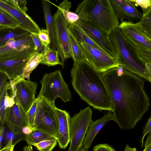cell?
<instances>
[{
	"label": "cell",
	"mask_w": 151,
	"mask_h": 151,
	"mask_svg": "<svg viewBox=\"0 0 151 151\" xmlns=\"http://www.w3.org/2000/svg\"><path fill=\"white\" fill-rule=\"evenodd\" d=\"M101 74L112 97L114 121L121 129L134 128L150 105L145 80L120 66Z\"/></svg>",
	"instance_id": "cell-1"
},
{
	"label": "cell",
	"mask_w": 151,
	"mask_h": 151,
	"mask_svg": "<svg viewBox=\"0 0 151 151\" xmlns=\"http://www.w3.org/2000/svg\"><path fill=\"white\" fill-rule=\"evenodd\" d=\"M70 73L73 89L81 99L99 111L112 112V97L102 73L83 60L74 62Z\"/></svg>",
	"instance_id": "cell-2"
},
{
	"label": "cell",
	"mask_w": 151,
	"mask_h": 151,
	"mask_svg": "<svg viewBox=\"0 0 151 151\" xmlns=\"http://www.w3.org/2000/svg\"><path fill=\"white\" fill-rule=\"evenodd\" d=\"M75 13L80 22L90 21L108 36L120 24L110 0H84Z\"/></svg>",
	"instance_id": "cell-3"
},
{
	"label": "cell",
	"mask_w": 151,
	"mask_h": 151,
	"mask_svg": "<svg viewBox=\"0 0 151 151\" xmlns=\"http://www.w3.org/2000/svg\"><path fill=\"white\" fill-rule=\"evenodd\" d=\"M116 53L120 66L124 69L151 82V72L132 55L127 47L123 35L118 27L114 29L109 36Z\"/></svg>",
	"instance_id": "cell-4"
},
{
	"label": "cell",
	"mask_w": 151,
	"mask_h": 151,
	"mask_svg": "<svg viewBox=\"0 0 151 151\" xmlns=\"http://www.w3.org/2000/svg\"><path fill=\"white\" fill-rule=\"evenodd\" d=\"M40 83L42 87L37 98L42 97L53 104L58 98L65 103L71 100V92L60 70L46 74Z\"/></svg>",
	"instance_id": "cell-5"
},
{
	"label": "cell",
	"mask_w": 151,
	"mask_h": 151,
	"mask_svg": "<svg viewBox=\"0 0 151 151\" xmlns=\"http://www.w3.org/2000/svg\"><path fill=\"white\" fill-rule=\"evenodd\" d=\"M37 98V102L33 129L42 131L57 139L58 121L56 107L55 104L42 97Z\"/></svg>",
	"instance_id": "cell-6"
},
{
	"label": "cell",
	"mask_w": 151,
	"mask_h": 151,
	"mask_svg": "<svg viewBox=\"0 0 151 151\" xmlns=\"http://www.w3.org/2000/svg\"><path fill=\"white\" fill-rule=\"evenodd\" d=\"M92 115V110L88 106L70 117V144L68 151H79L82 147L83 141L93 121Z\"/></svg>",
	"instance_id": "cell-7"
},
{
	"label": "cell",
	"mask_w": 151,
	"mask_h": 151,
	"mask_svg": "<svg viewBox=\"0 0 151 151\" xmlns=\"http://www.w3.org/2000/svg\"><path fill=\"white\" fill-rule=\"evenodd\" d=\"M52 17L56 48L60 58L62 67L63 68L65 60L71 57L69 24L58 8Z\"/></svg>",
	"instance_id": "cell-8"
},
{
	"label": "cell",
	"mask_w": 151,
	"mask_h": 151,
	"mask_svg": "<svg viewBox=\"0 0 151 151\" xmlns=\"http://www.w3.org/2000/svg\"><path fill=\"white\" fill-rule=\"evenodd\" d=\"M27 3L26 0H0V7L8 13L22 29L30 33H38L40 29L27 13Z\"/></svg>",
	"instance_id": "cell-9"
},
{
	"label": "cell",
	"mask_w": 151,
	"mask_h": 151,
	"mask_svg": "<svg viewBox=\"0 0 151 151\" xmlns=\"http://www.w3.org/2000/svg\"><path fill=\"white\" fill-rule=\"evenodd\" d=\"M35 52V47L29 35L10 41L0 47V62L30 57Z\"/></svg>",
	"instance_id": "cell-10"
},
{
	"label": "cell",
	"mask_w": 151,
	"mask_h": 151,
	"mask_svg": "<svg viewBox=\"0 0 151 151\" xmlns=\"http://www.w3.org/2000/svg\"><path fill=\"white\" fill-rule=\"evenodd\" d=\"M78 42L84 60L98 72L103 73L120 66L115 58L86 43Z\"/></svg>",
	"instance_id": "cell-11"
},
{
	"label": "cell",
	"mask_w": 151,
	"mask_h": 151,
	"mask_svg": "<svg viewBox=\"0 0 151 151\" xmlns=\"http://www.w3.org/2000/svg\"><path fill=\"white\" fill-rule=\"evenodd\" d=\"M37 87V83L25 79L9 81V90L26 114L36 100Z\"/></svg>",
	"instance_id": "cell-12"
},
{
	"label": "cell",
	"mask_w": 151,
	"mask_h": 151,
	"mask_svg": "<svg viewBox=\"0 0 151 151\" xmlns=\"http://www.w3.org/2000/svg\"><path fill=\"white\" fill-rule=\"evenodd\" d=\"M6 106L5 123L6 126L15 134H22V128L28 126L26 114L11 92L6 96Z\"/></svg>",
	"instance_id": "cell-13"
},
{
	"label": "cell",
	"mask_w": 151,
	"mask_h": 151,
	"mask_svg": "<svg viewBox=\"0 0 151 151\" xmlns=\"http://www.w3.org/2000/svg\"><path fill=\"white\" fill-rule=\"evenodd\" d=\"M80 23L84 31L93 42L112 57L118 60L117 54L109 36L106 35L90 21Z\"/></svg>",
	"instance_id": "cell-14"
},
{
	"label": "cell",
	"mask_w": 151,
	"mask_h": 151,
	"mask_svg": "<svg viewBox=\"0 0 151 151\" xmlns=\"http://www.w3.org/2000/svg\"><path fill=\"white\" fill-rule=\"evenodd\" d=\"M113 7L120 21L140 20L143 16L131 0H110Z\"/></svg>",
	"instance_id": "cell-15"
},
{
	"label": "cell",
	"mask_w": 151,
	"mask_h": 151,
	"mask_svg": "<svg viewBox=\"0 0 151 151\" xmlns=\"http://www.w3.org/2000/svg\"><path fill=\"white\" fill-rule=\"evenodd\" d=\"M122 34L135 42L151 50V39L142 32L132 22L121 21L118 27Z\"/></svg>",
	"instance_id": "cell-16"
},
{
	"label": "cell",
	"mask_w": 151,
	"mask_h": 151,
	"mask_svg": "<svg viewBox=\"0 0 151 151\" xmlns=\"http://www.w3.org/2000/svg\"><path fill=\"white\" fill-rule=\"evenodd\" d=\"M31 57L0 62V72L6 75L9 81H17L21 78L23 68Z\"/></svg>",
	"instance_id": "cell-17"
},
{
	"label": "cell",
	"mask_w": 151,
	"mask_h": 151,
	"mask_svg": "<svg viewBox=\"0 0 151 151\" xmlns=\"http://www.w3.org/2000/svg\"><path fill=\"white\" fill-rule=\"evenodd\" d=\"M58 116V137L57 139L60 148L65 149L70 141V121L68 112L56 108Z\"/></svg>",
	"instance_id": "cell-18"
},
{
	"label": "cell",
	"mask_w": 151,
	"mask_h": 151,
	"mask_svg": "<svg viewBox=\"0 0 151 151\" xmlns=\"http://www.w3.org/2000/svg\"><path fill=\"white\" fill-rule=\"evenodd\" d=\"M111 121H114L112 112L109 111L101 118L92 121L88 129L86 135L82 143V147L88 149L91 146L93 139L100 130L107 123Z\"/></svg>",
	"instance_id": "cell-19"
},
{
	"label": "cell",
	"mask_w": 151,
	"mask_h": 151,
	"mask_svg": "<svg viewBox=\"0 0 151 151\" xmlns=\"http://www.w3.org/2000/svg\"><path fill=\"white\" fill-rule=\"evenodd\" d=\"M123 35L127 47L136 60L145 66L146 63H151V49H148L127 37Z\"/></svg>",
	"instance_id": "cell-20"
},
{
	"label": "cell",
	"mask_w": 151,
	"mask_h": 151,
	"mask_svg": "<svg viewBox=\"0 0 151 151\" xmlns=\"http://www.w3.org/2000/svg\"><path fill=\"white\" fill-rule=\"evenodd\" d=\"M30 34L19 27L16 28L0 27V47L10 41L19 40Z\"/></svg>",
	"instance_id": "cell-21"
},
{
	"label": "cell",
	"mask_w": 151,
	"mask_h": 151,
	"mask_svg": "<svg viewBox=\"0 0 151 151\" xmlns=\"http://www.w3.org/2000/svg\"><path fill=\"white\" fill-rule=\"evenodd\" d=\"M42 3L46 29L49 32L50 41L48 47L53 50H57L55 46L52 17L51 14L50 3V1L47 0H42Z\"/></svg>",
	"instance_id": "cell-22"
},
{
	"label": "cell",
	"mask_w": 151,
	"mask_h": 151,
	"mask_svg": "<svg viewBox=\"0 0 151 151\" xmlns=\"http://www.w3.org/2000/svg\"><path fill=\"white\" fill-rule=\"evenodd\" d=\"M69 28L75 36L78 42L86 43L106 54L111 56L90 38L83 29L80 23L72 26L69 25Z\"/></svg>",
	"instance_id": "cell-23"
},
{
	"label": "cell",
	"mask_w": 151,
	"mask_h": 151,
	"mask_svg": "<svg viewBox=\"0 0 151 151\" xmlns=\"http://www.w3.org/2000/svg\"><path fill=\"white\" fill-rule=\"evenodd\" d=\"M59 9L61 11L63 15L69 26H72L80 23L78 14L70 10L72 6V3L67 0H65L60 4L58 6L50 1Z\"/></svg>",
	"instance_id": "cell-24"
},
{
	"label": "cell",
	"mask_w": 151,
	"mask_h": 151,
	"mask_svg": "<svg viewBox=\"0 0 151 151\" xmlns=\"http://www.w3.org/2000/svg\"><path fill=\"white\" fill-rule=\"evenodd\" d=\"M43 58V55L35 52L27 60L23 70V73L21 78H26L30 81V76L32 71L39 64Z\"/></svg>",
	"instance_id": "cell-25"
},
{
	"label": "cell",
	"mask_w": 151,
	"mask_h": 151,
	"mask_svg": "<svg viewBox=\"0 0 151 151\" xmlns=\"http://www.w3.org/2000/svg\"><path fill=\"white\" fill-rule=\"evenodd\" d=\"M55 139V137L42 131L33 129L31 132L26 136L25 140L28 145L34 146L42 141Z\"/></svg>",
	"instance_id": "cell-26"
},
{
	"label": "cell",
	"mask_w": 151,
	"mask_h": 151,
	"mask_svg": "<svg viewBox=\"0 0 151 151\" xmlns=\"http://www.w3.org/2000/svg\"><path fill=\"white\" fill-rule=\"evenodd\" d=\"M26 135L22 134H16L5 126L2 148L9 146H14L18 142L25 140Z\"/></svg>",
	"instance_id": "cell-27"
},
{
	"label": "cell",
	"mask_w": 151,
	"mask_h": 151,
	"mask_svg": "<svg viewBox=\"0 0 151 151\" xmlns=\"http://www.w3.org/2000/svg\"><path fill=\"white\" fill-rule=\"evenodd\" d=\"M142 14V17L135 24L142 32L151 39V8Z\"/></svg>",
	"instance_id": "cell-28"
},
{
	"label": "cell",
	"mask_w": 151,
	"mask_h": 151,
	"mask_svg": "<svg viewBox=\"0 0 151 151\" xmlns=\"http://www.w3.org/2000/svg\"><path fill=\"white\" fill-rule=\"evenodd\" d=\"M59 57V53L57 50H53L48 47L47 50L43 55V58L40 63L48 66L57 65H61L62 64L60 61Z\"/></svg>",
	"instance_id": "cell-29"
},
{
	"label": "cell",
	"mask_w": 151,
	"mask_h": 151,
	"mask_svg": "<svg viewBox=\"0 0 151 151\" xmlns=\"http://www.w3.org/2000/svg\"><path fill=\"white\" fill-rule=\"evenodd\" d=\"M68 32L70 40L71 57L74 62H79L84 60L82 53L76 37L69 29Z\"/></svg>",
	"instance_id": "cell-30"
},
{
	"label": "cell",
	"mask_w": 151,
	"mask_h": 151,
	"mask_svg": "<svg viewBox=\"0 0 151 151\" xmlns=\"http://www.w3.org/2000/svg\"><path fill=\"white\" fill-rule=\"evenodd\" d=\"M9 81H7L0 94V123L1 126L5 125V116L6 111V99L8 94Z\"/></svg>",
	"instance_id": "cell-31"
},
{
	"label": "cell",
	"mask_w": 151,
	"mask_h": 151,
	"mask_svg": "<svg viewBox=\"0 0 151 151\" xmlns=\"http://www.w3.org/2000/svg\"><path fill=\"white\" fill-rule=\"evenodd\" d=\"M0 27L16 28L18 23L7 12L0 7Z\"/></svg>",
	"instance_id": "cell-32"
},
{
	"label": "cell",
	"mask_w": 151,
	"mask_h": 151,
	"mask_svg": "<svg viewBox=\"0 0 151 151\" xmlns=\"http://www.w3.org/2000/svg\"><path fill=\"white\" fill-rule=\"evenodd\" d=\"M57 139L46 140L41 141L35 146L39 151H52L56 146Z\"/></svg>",
	"instance_id": "cell-33"
},
{
	"label": "cell",
	"mask_w": 151,
	"mask_h": 151,
	"mask_svg": "<svg viewBox=\"0 0 151 151\" xmlns=\"http://www.w3.org/2000/svg\"><path fill=\"white\" fill-rule=\"evenodd\" d=\"M38 33H30L31 37L35 47L36 52L43 55L47 50L48 46L45 45L39 39Z\"/></svg>",
	"instance_id": "cell-34"
},
{
	"label": "cell",
	"mask_w": 151,
	"mask_h": 151,
	"mask_svg": "<svg viewBox=\"0 0 151 151\" xmlns=\"http://www.w3.org/2000/svg\"><path fill=\"white\" fill-rule=\"evenodd\" d=\"M37 102V99L34 102L31 108L26 114L28 126L32 129L33 128L35 113Z\"/></svg>",
	"instance_id": "cell-35"
},
{
	"label": "cell",
	"mask_w": 151,
	"mask_h": 151,
	"mask_svg": "<svg viewBox=\"0 0 151 151\" xmlns=\"http://www.w3.org/2000/svg\"><path fill=\"white\" fill-rule=\"evenodd\" d=\"M136 6H139L142 8L143 13L147 12L151 8V0H131Z\"/></svg>",
	"instance_id": "cell-36"
},
{
	"label": "cell",
	"mask_w": 151,
	"mask_h": 151,
	"mask_svg": "<svg viewBox=\"0 0 151 151\" xmlns=\"http://www.w3.org/2000/svg\"><path fill=\"white\" fill-rule=\"evenodd\" d=\"M40 40L46 46H48L50 42L49 32L46 29H40L37 34Z\"/></svg>",
	"instance_id": "cell-37"
},
{
	"label": "cell",
	"mask_w": 151,
	"mask_h": 151,
	"mask_svg": "<svg viewBox=\"0 0 151 151\" xmlns=\"http://www.w3.org/2000/svg\"><path fill=\"white\" fill-rule=\"evenodd\" d=\"M143 135L142 136L140 143H141V147H142L144 145V140L146 135L151 132V116L148 119L145 124L143 127Z\"/></svg>",
	"instance_id": "cell-38"
},
{
	"label": "cell",
	"mask_w": 151,
	"mask_h": 151,
	"mask_svg": "<svg viewBox=\"0 0 151 151\" xmlns=\"http://www.w3.org/2000/svg\"><path fill=\"white\" fill-rule=\"evenodd\" d=\"M93 151H116L111 145L107 144H101L95 146Z\"/></svg>",
	"instance_id": "cell-39"
},
{
	"label": "cell",
	"mask_w": 151,
	"mask_h": 151,
	"mask_svg": "<svg viewBox=\"0 0 151 151\" xmlns=\"http://www.w3.org/2000/svg\"><path fill=\"white\" fill-rule=\"evenodd\" d=\"M9 78L6 75L0 72V94Z\"/></svg>",
	"instance_id": "cell-40"
},
{
	"label": "cell",
	"mask_w": 151,
	"mask_h": 151,
	"mask_svg": "<svg viewBox=\"0 0 151 151\" xmlns=\"http://www.w3.org/2000/svg\"><path fill=\"white\" fill-rule=\"evenodd\" d=\"M144 145L145 148L143 151H151V132L149 133Z\"/></svg>",
	"instance_id": "cell-41"
},
{
	"label": "cell",
	"mask_w": 151,
	"mask_h": 151,
	"mask_svg": "<svg viewBox=\"0 0 151 151\" xmlns=\"http://www.w3.org/2000/svg\"><path fill=\"white\" fill-rule=\"evenodd\" d=\"M5 125L1 126L0 123V150L2 149L3 143L4 139Z\"/></svg>",
	"instance_id": "cell-42"
},
{
	"label": "cell",
	"mask_w": 151,
	"mask_h": 151,
	"mask_svg": "<svg viewBox=\"0 0 151 151\" xmlns=\"http://www.w3.org/2000/svg\"><path fill=\"white\" fill-rule=\"evenodd\" d=\"M32 129L28 126H27L22 128V134L27 136L31 132Z\"/></svg>",
	"instance_id": "cell-43"
},
{
	"label": "cell",
	"mask_w": 151,
	"mask_h": 151,
	"mask_svg": "<svg viewBox=\"0 0 151 151\" xmlns=\"http://www.w3.org/2000/svg\"><path fill=\"white\" fill-rule=\"evenodd\" d=\"M14 146H11L4 147L0 150V151H13Z\"/></svg>",
	"instance_id": "cell-44"
},
{
	"label": "cell",
	"mask_w": 151,
	"mask_h": 151,
	"mask_svg": "<svg viewBox=\"0 0 151 151\" xmlns=\"http://www.w3.org/2000/svg\"><path fill=\"white\" fill-rule=\"evenodd\" d=\"M124 151H137V149L136 148H132L130 147L128 145H127Z\"/></svg>",
	"instance_id": "cell-45"
},
{
	"label": "cell",
	"mask_w": 151,
	"mask_h": 151,
	"mask_svg": "<svg viewBox=\"0 0 151 151\" xmlns=\"http://www.w3.org/2000/svg\"><path fill=\"white\" fill-rule=\"evenodd\" d=\"M23 151H33V149L32 145H28L24 147Z\"/></svg>",
	"instance_id": "cell-46"
},
{
	"label": "cell",
	"mask_w": 151,
	"mask_h": 151,
	"mask_svg": "<svg viewBox=\"0 0 151 151\" xmlns=\"http://www.w3.org/2000/svg\"><path fill=\"white\" fill-rule=\"evenodd\" d=\"M79 151H88V150L85 148L82 147Z\"/></svg>",
	"instance_id": "cell-47"
}]
</instances>
